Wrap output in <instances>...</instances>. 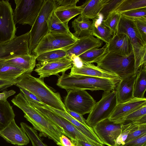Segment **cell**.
Masks as SVG:
<instances>
[{
    "mask_svg": "<svg viewBox=\"0 0 146 146\" xmlns=\"http://www.w3.org/2000/svg\"><path fill=\"white\" fill-rule=\"evenodd\" d=\"M48 25L49 32L73 35L70 30L68 24L62 22L56 16L54 11L48 20Z\"/></svg>",
    "mask_w": 146,
    "mask_h": 146,
    "instance_id": "cell-31",
    "label": "cell"
},
{
    "mask_svg": "<svg viewBox=\"0 0 146 146\" xmlns=\"http://www.w3.org/2000/svg\"><path fill=\"white\" fill-rule=\"evenodd\" d=\"M146 115V105L144 106L119 120L113 121L117 124L130 123Z\"/></svg>",
    "mask_w": 146,
    "mask_h": 146,
    "instance_id": "cell-37",
    "label": "cell"
},
{
    "mask_svg": "<svg viewBox=\"0 0 146 146\" xmlns=\"http://www.w3.org/2000/svg\"><path fill=\"white\" fill-rule=\"evenodd\" d=\"M70 74L80 75L113 79L120 81L116 75L104 70L92 63L84 62L81 60L73 64Z\"/></svg>",
    "mask_w": 146,
    "mask_h": 146,
    "instance_id": "cell-16",
    "label": "cell"
},
{
    "mask_svg": "<svg viewBox=\"0 0 146 146\" xmlns=\"http://www.w3.org/2000/svg\"><path fill=\"white\" fill-rule=\"evenodd\" d=\"M60 146H75L74 144L64 134L60 137Z\"/></svg>",
    "mask_w": 146,
    "mask_h": 146,
    "instance_id": "cell-48",
    "label": "cell"
},
{
    "mask_svg": "<svg viewBox=\"0 0 146 146\" xmlns=\"http://www.w3.org/2000/svg\"><path fill=\"white\" fill-rule=\"evenodd\" d=\"M67 56L66 50L60 49L49 51L38 56L36 60L41 62H46L59 59Z\"/></svg>",
    "mask_w": 146,
    "mask_h": 146,
    "instance_id": "cell-35",
    "label": "cell"
},
{
    "mask_svg": "<svg viewBox=\"0 0 146 146\" xmlns=\"http://www.w3.org/2000/svg\"><path fill=\"white\" fill-rule=\"evenodd\" d=\"M95 63L99 68L117 75L121 80L137 72L133 53L126 56L107 51Z\"/></svg>",
    "mask_w": 146,
    "mask_h": 146,
    "instance_id": "cell-4",
    "label": "cell"
},
{
    "mask_svg": "<svg viewBox=\"0 0 146 146\" xmlns=\"http://www.w3.org/2000/svg\"><path fill=\"white\" fill-rule=\"evenodd\" d=\"M92 22L81 14L72 22L75 31L73 35L77 38L92 35Z\"/></svg>",
    "mask_w": 146,
    "mask_h": 146,
    "instance_id": "cell-26",
    "label": "cell"
},
{
    "mask_svg": "<svg viewBox=\"0 0 146 146\" xmlns=\"http://www.w3.org/2000/svg\"><path fill=\"white\" fill-rule=\"evenodd\" d=\"M37 104L55 112L67 119L74 125L80 131L93 142L96 146H105L94 132L92 127L83 124L72 117L67 112L62 111L52 108L44 104Z\"/></svg>",
    "mask_w": 146,
    "mask_h": 146,
    "instance_id": "cell-18",
    "label": "cell"
},
{
    "mask_svg": "<svg viewBox=\"0 0 146 146\" xmlns=\"http://www.w3.org/2000/svg\"><path fill=\"white\" fill-rule=\"evenodd\" d=\"M45 0H15L13 12L15 24L32 26Z\"/></svg>",
    "mask_w": 146,
    "mask_h": 146,
    "instance_id": "cell-10",
    "label": "cell"
},
{
    "mask_svg": "<svg viewBox=\"0 0 146 146\" xmlns=\"http://www.w3.org/2000/svg\"><path fill=\"white\" fill-rule=\"evenodd\" d=\"M146 105V99L133 98L127 102L117 103L109 119L113 121L121 119Z\"/></svg>",
    "mask_w": 146,
    "mask_h": 146,
    "instance_id": "cell-20",
    "label": "cell"
},
{
    "mask_svg": "<svg viewBox=\"0 0 146 146\" xmlns=\"http://www.w3.org/2000/svg\"><path fill=\"white\" fill-rule=\"evenodd\" d=\"M146 89V65L141 66L137 72L134 82V98H143Z\"/></svg>",
    "mask_w": 146,
    "mask_h": 146,
    "instance_id": "cell-28",
    "label": "cell"
},
{
    "mask_svg": "<svg viewBox=\"0 0 146 146\" xmlns=\"http://www.w3.org/2000/svg\"><path fill=\"white\" fill-rule=\"evenodd\" d=\"M16 31L11 4L9 0H0V44L15 38Z\"/></svg>",
    "mask_w": 146,
    "mask_h": 146,
    "instance_id": "cell-12",
    "label": "cell"
},
{
    "mask_svg": "<svg viewBox=\"0 0 146 146\" xmlns=\"http://www.w3.org/2000/svg\"><path fill=\"white\" fill-rule=\"evenodd\" d=\"M77 141L81 146H94L86 142L80 141Z\"/></svg>",
    "mask_w": 146,
    "mask_h": 146,
    "instance_id": "cell-50",
    "label": "cell"
},
{
    "mask_svg": "<svg viewBox=\"0 0 146 146\" xmlns=\"http://www.w3.org/2000/svg\"><path fill=\"white\" fill-rule=\"evenodd\" d=\"M107 0H88L84 3V6L80 14L89 19H93L99 15Z\"/></svg>",
    "mask_w": 146,
    "mask_h": 146,
    "instance_id": "cell-29",
    "label": "cell"
},
{
    "mask_svg": "<svg viewBox=\"0 0 146 146\" xmlns=\"http://www.w3.org/2000/svg\"><path fill=\"white\" fill-rule=\"evenodd\" d=\"M58 6L55 0H45L38 14L29 31V54L36 48L42 38L49 31L48 21Z\"/></svg>",
    "mask_w": 146,
    "mask_h": 146,
    "instance_id": "cell-6",
    "label": "cell"
},
{
    "mask_svg": "<svg viewBox=\"0 0 146 146\" xmlns=\"http://www.w3.org/2000/svg\"><path fill=\"white\" fill-rule=\"evenodd\" d=\"M0 136L8 142L19 146L27 145L30 141L25 133L17 126L14 119L0 132Z\"/></svg>",
    "mask_w": 146,
    "mask_h": 146,
    "instance_id": "cell-17",
    "label": "cell"
},
{
    "mask_svg": "<svg viewBox=\"0 0 146 146\" xmlns=\"http://www.w3.org/2000/svg\"><path fill=\"white\" fill-rule=\"evenodd\" d=\"M132 124L131 123L121 124V133L116 140L115 146H120L125 144V141L131 128Z\"/></svg>",
    "mask_w": 146,
    "mask_h": 146,
    "instance_id": "cell-40",
    "label": "cell"
},
{
    "mask_svg": "<svg viewBox=\"0 0 146 146\" xmlns=\"http://www.w3.org/2000/svg\"><path fill=\"white\" fill-rule=\"evenodd\" d=\"M119 81L113 79L93 76L62 73L58 79L56 85L61 88L70 90H89L110 91L115 90Z\"/></svg>",
    "mask_w": 146,
    "mask_h": 146,
    "instance_id": "cell-3",
    "label": "cell"
},
{
    "mask_svg": "<svg viewBox=\"0 0 146 146\" xmlns=\"http://www.w3.org/2000/svg\"><path fill=\"white\" fill-rule=\"evenodd\" d=\"M73 61L70 57H64L46 62H41L36 65L35 70L39 78H43L52 75H56L60 72H65L71 69L73 66Z\"/></svg>",
    "mask_w": 146,
    "mask_h": 146,
    "instance_id": "cell-15",
    "label": "cell"
},
{
    "mask_svg": "<svg viewBox=\"0 0 146 146\" xmlns=\"http://www.w3.org/2000/svg\"><path fill=\"white\" fill-rule=\"evenodd\" d=\"M20 125L31 141L33 146H47L43 142L36 129L25 123H21Z\"/></svg>",
    "mask_w": 146,
    "mask_h": 146,
    "instance_id": "cell-34",
    "label": "cell"
},
{
    "mask_svg": "<svg viewBox=\"0 0 146 146\" xmlns=\"http://www.w3.org/2000/svg\"><path fill=\"white\" fill-rule=\"evenodd\" d=\"M103 44V42L90 35L79 38L74 44L65 50L69 57L72 54L78 56L90 49L99 48Z\"/></svg>",
    "mask_w": 146,
    "mask_h": 146,
    "instance_id": "cell-19",
    "label": "cell"
},
{
    "mask_svg": "<svg viewBox=\"0 0 146 146\" xmlns=\"http://www.w3.org/2000/svg\"><path fill=\"white\" fill-rule=\"evenodd\" d=\"M96 103L85 90H69L64 101L66 109L82 115L89 113Z\"/></svg>",
    "mask_w": 146,
    "mask_h": 146,
    "instance_id": "cell-11",
    "label": "cell"
},
{
    "mask_svg": "<svg viewBox=\"0 0 146 146\" xmlns=\"http://www.w3.org/2000/svg\"><path fill=\"white\" fill-rule=\"evenodd\" d=\"M11 101L23 111L24 117L31 123L34 129L40 132V135L60 145V137L65 134L62 128L38 111L25 100L21 92L15 96Z\"/></svg>",
    "mask_w": 146,
    "mask_h": 146,
    "instance_id": "cell-1",
    "label": "cell"
},
{
    "mask_svg": "<svg viewBox=\"0 0 146 146\" xmlns=\"http://www.w3.org/2000/svg\"><path fill=\"white\" fill-rule=\"evenodd\" d=\"M121 17V13L115 11L112 13L107 19L103 20V23L115 34L117 31L119 23Z\"/></svg>",
    "mask_w": 146,
    "mask_h": 146,
    "instance_id": "cell-39",
    "label": "cell"
},
{
    "mask_svg": "<svg viewBox=\"0 0 146 146\" xmlns=\"http://www.w3.org/2000/svg\"><path fill=\"white\" fill-rule=\"evenodd\" d=\"M15 116L12 107L9 102L0 100V132L14 119Z\"/></svg>",
    "mask_w": 146,
    "mask_h": 146,
    "instance_id": "cell-30",
    "label": "cell"
},
{
    "mask_svg": "<svg viewBox=\"0 0 146 146\" xmlns=\"http://www.w3.org/2000/svg\"><path fill=\"white\" fill-rule=\"evenodd\" d=\"M107 44L101 48L90 49L78 56L82 61L88 63H95L97 60L107 51Z\"/></svg>",
    "mask_w": 146,
    "mask_h": 146,
    "instance_id": "cell-32",
    "label": "cell"
},
{
    "mask_svg": "<svg viewBox=\"0 0 146 146\" xmlns=\"http://www.w3.org/2000/svg\"><path fill=\"white\" fill-rule=\"evenodd\" d=\"M146 7V0H123L115 10L120 13L133 9Z\"/></svg>",
    "mask_w": 146,
    "mask_h": 146,
    "instance_id": "cell-33",
    "label": "cell"
},
{
    "mask_svg": "<svg viewBox=\"0 0 146 146\" xmlns=\"http://www.w3.org/2000/svg\"><path fill=\"white\" fill-rule=\"evenodd\" d=\"M136 74H133L122 79L117 84L115 90L118 103L125 102L134 98V85Z\"/></svg>",
    "mask_w": 146,
    "mask_h": 146,
    "instance_id": "cell-22",
    "label": "cell"
},
{
    "mask_svg": "<svg viewBox=\"0 0 146 146\" xmlns=\"http://www.w3.org/2000/svg\"><path fill=\"white\" fill-rule=\"evenodd\" d=\"M71 141L75 145V146H81L76 140H73Z\"/></svg>",
    "mask_w": 146,
    "mask_h": 146,
    "instance_id": "cell-51",
    "label": "cell"
},
{
    "mask_svg": "<svg viewBox=\"0 0 146 146\" xmlns=\"http://www.w3.org/2000/svg\"><path fill=\"white\" fill-rule=\"evenodd\" d=\"M15 86L24 88L35 95L44 104L62 111L66 109L60 94L52 91L39 78L26 73L18 78Z\"/></svg>",
    "mask_w": 146,
    "mask_h": 146,
    "instance_id": "cell-2",
    "label": "cell"
},
{
    "mask_svg": "<svg viewBox=\"0 0 146 146\" xmlns=\"http://www.w3.org/2000/svg\"><path fill=\"white\" fill-rule=\"evenodd\" d=\"M29 31L10 41L0 44V61L16 56L29 54Z\"/></svg>",
    "mask_w": 146,
    "mask_h": 146,
    "instance_id": "cell-13",
    "label": "cell"
},
{
    "mask_svg": "<svg viewBox=\"0 0 146 146\" xmlns=\"http://www.w3.org/2000/svg\"><path fill=\"white\" fill-rule=\"evenodd\" d=\"M36 57L30 54L16 56L3 60L31 73L36 66Z\"/></svg>",
    "mask_w": 146,
    "mask_h": 146,
    "instance_id": "cell-24",
    "label": "cell"
},
{
    "mask_svg": "<svg viewBox=\"0 0 146 146\" xmlns=\"http://www.w3.org/2000/svg\"><path fill=\"white\" fill-rule=\"evenodd\" d=\"M121 14L124 17L131 19L146 17V7L123 12Z\"/></svg>",
    "mask_w": 146,
    "mask_h": 146,
    "instance_id": "cell-41",
    "label": "cell"
},
{
    "mask_svg": "<svg viewBox=\"0 0 146 146\" xmlns=\"http://www.w3.org/2000/svg\"><path fill=\"white\" fill-rule=\"evenodd\" d=\"M84 4L80 6H58L54 10V13L62 22L68 24L69 21L76 16L80 15L82 11Z\"/></svg>",
    "mask_w": 146,
    "mask_h": 146,
    "instance_id": "cell-25",
    "label": "cell"
},
{
    "mask_svg": "<svg viewBox=\"0 0 146 146\" xmlns=\"http://www.w3.org/2000/svg\"><path fill=\"white\" fill-rule=\"evenodd\" d=\"M78 38L73 35L49 32L43 36L31 54L36 58L39 55L57 50H66L74 44Z\"/></svg>",
    "mask_w": 146,
    "mask_h": 146,
    "instance_id": "cell-8",
    "label": "cell"
},
{
    "mask_svg": "<svg viewBox=\"0 0 146 146\" xmlns=\"http://www.w3.org/2000/svg\"><path fill=\"white\" fill-rule=\"evenodd\" d=\"M25 100L29 103L43 104L42 102L33 94L22 88H19Z\"/></svg>",
    "mask_w": 146,
    "mask_h": 146,
    "instance_id": "cell-43",
    "label": "cell"
},
{
    "mask_svg": "<svg viewBox=\"0 0 146 146\" xmlns=\"http://www.w3.org/2000/svg\"><path fill=\"white\" fill-rule=\"evenodd\" d=\"M123 0H107L103 6L99 14L103 20L107 19L115 11Z\"/></svg>",
    "mask_w": 146,
    "mask_h": 146,
    "instance_id": "cell-36",
    "label": "cell"
},
{
    "mask_svg": "<svg viewBox=\"0 0 146 146\" xmlns=\"http://www.w3.org/2000/svg\"><path fill=\"white\" fill-rule=\"evenodd\" d=\"M131 19L134 21L143 40L146 42V17Z\"/></svg>",
    "mask_w": 146,
    "mask_h": 146,
    "instance_id": "cell-42",
    "label": "cell"
},
{
    "mask_svg": "<svg viewBox=\"0 0 146 146\" xmlns=\"http://www.w3.org/2000/svg\"><path fill=\"white\" fill-rule=\"evenodd\" d=\"M115 90L104 92L101 99L96 102L86 119L87 125L93 127L100 122L109 119L117 104Z\"/></svg>",
    "mask_w": 146,
    "mask_h": 146,
    "instance_id": "cell-7",
    "label": "cell"
},
{
    "mask_svg": "<svg viewBox=\"0 0 146 146\" xmlns=\"http://www.w3.org/2000/svg\"><path fill=\"white\" fill-rule=\"evenodd\" d=\"M56 1L58 6H62L75 5L79 1L78 0H56Z\"/></svg>",
    "mask_w": 146,
    "mask_h": 146,
    "instance_id": "cell-47",
    "label": "cell"
},
{
    "mask_svg": "<svg viewBox=\"0 0 146 146\" xmlns=\"http://www.w3.org/2000/svg\"><path fill=\"white\" fill-rule=\"evenodd\" d=\"M92 20V35L108 44L113 35V32L103 23L102 17L100 14Z\"/></svg>",
    "mask_w": 146,
    "mask_h": 146,
    "instance_id": "cell-23",
    "label": "cell"
},
{
    "mask_svg": "<svg viewBox=\"0 0 146 146\" xmlns=\"http://www.w3.org/2000/svg\"><path fill=\"white\" fill-rule=\"evenodd\" d=\"M27 73L25 70L3 60L0 61V79L11 80L17 79L24 74Z\"/></svg>",
    "mask_w": 146,
    "mask_h": 146,
    "instance_id": "cell-27",
    "label": "cell"
},
{
    "mask_svg": "<svg viewBox=\"0 0 146 146\" xmlns=\"http://www.w3.org/2000/svg\"><path fill=\"white\" fill-rule=\"evenodd\" d=\"M15 93V91L13 90L8 91H4L2 92H0V100L6 101L8 97L13 95Z\"/></svg>",
    "mask_w": 146,
    "mask_h": 146,
    "instance_id": "cell-49",
    "label": "cell"
},
{
    "mask_svg": "<svg viewBox=\"0 0 146 146\" xmlns=\"http://www.w3.org/2000/svg\"><path fill=\"white\" fill-rule=\"evenodd\" d=\"M145 134H146V124H133L125 143L139 138Z\"/></svg>",
    "mask_w": 146,
    "mask_h": 146,
    "instance_id": "cell-38",
    "label": "cell"
},
{
    "mask_svg": "<svg viewBox=\"0 0 146 146\" xmlns=\"http://www.w3.org/2000/svg\"><path fill=\"white\" fill-rule=\"evenodd\" d=\"M18 78L11 80H4L0 79V90L15 85Z\"/></svg>",
    "mask_w": 146,
    "mask_h": 146,
    "instance_id": "cell-45",
    "label": "cell"
},
{
    "mask_svg": "<svg viewBox=\"0 0 146 146\" xmlns=\"http://www.w3.org/2000/svg\"><path fill=\"white\" fill-rule=\"evenodd\" d=\"M117 33H124L128 36L134 56L135 69L137 72L141 66L146 64V42L143 40L134 21L122 16Z\"/></svg>",
    "mask_w": 146,
    "mask_h": 146,
    "instance_id": "cell-5",
    "label": "cell"
},
{
    "mask_svg": "<svg viewBox=\"0 0 146 146\" xmlns=\"http://www.w3.org/2000/svg\"><path fill=\"white\" fill-rule=\"evenodd\" d=\"M120 146H146V134Z\"/></svg>",
    "mask_w": 146,
    "mask_h": 146,
    "instance_id": "cell-44",
    "label": "cell"
},
{
    "mask_svg": "<svg viewBox=\"0 0 146 146\" xmlns=\"http://www.w3.org/2000/svg\"><path fill=\"white\" fill-rule=\"evenodd\" d=\"M121 125L108 119L100 122L92 128L104 145L115 146L116 140L121 133Z\"/></svg>",
    "mask_w": 146,
    "mask_h": 146,
    "instance_id": "cell-14",
    "label": "cell"
},
{
    "mask_svg": "<svg viewBox=\"0 0 146 146\" xmlns=\"http://www.w3.org/2000/svg\"><path fill=\"white\" fill-rule=\"evenodd\" d=\"M29 104L48 119L62 128L65 133V135L70 138L71 141H82L89 143L94 146H96L93 142L64 118L36 104L31 103Z\"/></svg>",
    "mask_w": 146,
    "mask_h": 146,
    "instance_id": "cell-9",
    "label": "cell"
},
{
    "mask_svg": "<svg viewBox=\"0 0 146 146\" xmlns=\"http://www.w3.org/2000/svg\"><path fill=\"white\" fill-rule=\"evenodd\" d=\"M66 112L77 121L85 125H87L86 123V120L84 118L82 115L67 109Z\"/></svg>",
    "mask_w": 146,
    "mask_h": 146,
    "instance_id": "cell-46",
    "label": "cell"
},
{
    "mask_svg": "<svg viewBox=\"0 0 146 146\" xmlns=\"http://www.w3.org/2000/svg\"><path fill=\"white\" fill-rule=\"evenodd\" d=\"M107 44L108 52L126 56L133 53L130 42L125 34L117 33Z\"/></svg>",
    "mask_w": 146,
    "mask_h": 146,
    "instance_id": "cell-21",
    "label": "cell"
}]
</instances>
